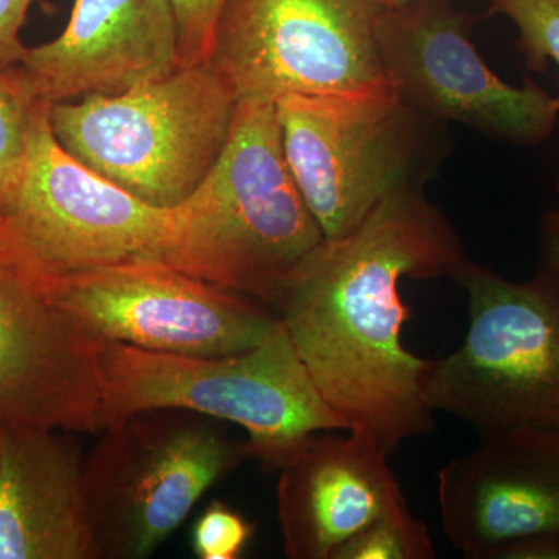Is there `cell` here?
Returning <instances> with one entry per match:
<instances>
[{"label": "cell", "instance_id": "17", "mask_svg": "<svg viewBox=\"0 0 559 559\" xmlns=\"http://www.w3.org/2000/svg\"><path fill=\"white\" fill-rule=\"evenodd\" d=\"M39 100L21 66L0 70V210L16 193L24 175L28 131Z\"/></svg>", "mask_w": 559, "mask_h": 559}, {"label": "cell", "instance_id": "5", "mask_svg": "<svg viewBox=\"0 0 559 559\" xmlns=\"http://www.w3.org/2000/svg\"><path fill=\"white\" fill-rule=\"evenodd\" d=\"M468 296L465 341L430 360V409L476 429L559 430V275L544 266L527 282L466 259L454 275Z\"/></svg>", "mask_w": 559, "mask_h": 559}, {"label": "cell", "instance_id": "16", "mask_svg": "<svg viewBox=\"0 0 559 559\" xmlns=\"http://www.w3.org/2000/svg\"><path fill=\"white\" fill-rule=\"evenodd\" d=\"M69 433L0 425V559H98Z\"/></svg>", "mask_w": 559, "mask_h": 559}, {"label": "cell", "instance_id": "8", "mask_svg": "<svg viewBox=\"0 0 559 559\" xmlns=\"http://www.w3.org/2000/svg\"><path fill=\"white\" fill-rule=\"evenodd\" d=\"M374 0H226L210 62L238 102L389 90Z\"/></svg>", "mask_w": 559, "mask_h": 559}, {"label": "cell", "instance_id": "15", "mask_svg": "<svg viewBox=\"0 0 559 559\" xmlns=\"http://www.w3.org/2000/svg\"><path fill=\"white\" fill-rule=\"evenodd\" d=\"M388 452L359 433H312L278 468L277 513L289 559H331L380 518L411 510Z\"/></svg>", "mask_w": 559, "mask_h": 559}, {"label": "cell", "instance_id": "7", "mask_svg": "<svg viewBox=\"0 0 559 559\" xmlns=\"http://www.w3.org/2000/svg\"><path fill=\"white\" fill-rule=\"evenodd\" d=\"M246 457V440L189 411L139 412L103 429L83 473L98 559L151 557Z\"/></svg>", "mask_w": 559, "mask_h": 559}, {"label": "cell", "instance_id": "23", "mask_svg": "<svg viewBox=\"0 0 559 559\" xmlns=\"http://www.w3.org/2000/svg\"><path fill=\"white\" fill-rule=\"evenodd\" d=\"M488 559H559V532L540 533L503 544Z\"/></svg>", "mask_w": 559, "mask_h": 559}, {"label": "cell", "instance_id": "9", "mask_svg": "<svg viewBox=\"0 0 559 559\" xmlns=\"http://www.w3.org/2000/svg\"><path fill=\"white\" fill-rule=\"evenodd\" d=\"M473 17L451 0H407L381 7L377 49L393 92L425 119L462 123L520 146L554 134L555 97L533 81L507 83L474 46Z\"/></svg>", "mask_w": 559, "mask_h": 559}, {"label": "cell", "instance_id": "12", "mask_svg": "<svg viewBox=\"0 0 559 559\" xmlns=\"http://www.w3.org/2000/svg\"><path fill=\"white\" fill-rule=\"evenodd\" d=\"M100 345L0 213V425L100 432Z\"/></svg>", "mask_w": 559, "mask_h": 559}, {"label": "cell", "instance_id": "11", "mask_svg": "<svg viewBox=\"0 0 559 559\" xmlns=\"http://www.w3.org/2000/svg\"><path fill=\"white\" fill-rule=\"evenodd\" d=\"M55 304L100 341L180 356L260 344L278 316L261 301L151 261L50 278Z\"/></svg>", "mask_w": 559, "mask_h": 559}, {"label": "cell", "instance_id": "22", "mask_svg": "<svg viewBox=\"0 0 559 559\" xmlns=\"http://www.w3.org/2000/svg\"><path fill=\"white\" fill-rule=\"evenodd\" d=\"M35 0H0V70L21 66L27 53L21 31Z\"/></svg>", "mask_w": 559, "mask_h": 559}, {"label": "cell", "instance_id": "10", "mask_svg": "<svg viewBox=\"0 0 559 559\" xmlns=\"http://www.w3.org/2000/svg\"><path fill=\"white\" fill-rule=\"evenodd\" d=\"M39 100L20 187L0 210L25 252L49 278L128 263H159L171 209L154 207L84 167L62 148Z\"/></svg>", "mask_w": 559, "mask_h": 559}, {"label": "cell", "instance_id": "21", "mask_svg": "<svg viewBox=\"0 0 559 559\" xmlns=\"http://www.w3.org/2000/svg\"><path fill=\"white\" fill-rule=\"evenodd\" d=\"M224 2L226 0H171L179 25L182 66L210 61Z\"/></svg>", "mask_w": 559, "mask_h": 559}, {"label": "cell", "instance_id": "6", "mask_svg": "<svg viewBox=\"0 0 559 559\" xmlns=\"http://www.w3.org/2000/svg\"><path fill=\"white\" fill-rule=\"evenodd\" d=\"M283 153L325 238L362 223L385 198L423 187L447 153L443 124L389 90L289 94L275 102Z\"/></svg>", "mask_w": 559, "mask_h": 559}, {"label": "cell", "instance_id": "2", "mask_svg": "<svg viewBox=\"0 0 559 559\" xmlns=\"http://www.w3.org/2000/svg\"><path fill=\"white\" fill-rule=\"evenodd\" d=\"M323 238L290 175L275 103L238 102L218 160L171 209L159 263L274 311L290 272Z\"/></svg>", "mask_w": 559, "mask_h": 559}, {"label": "cell", "instance_id": "26", "mask_svg": "<svg viewBox=\"0 0 559 559\" xmlns=\"http://www.w3.org/2000/svg\"><path fill=\"white\" fill-rule=\"evenodd\" d=\"M557 193L559 194V176H558V180H557Z\"/></svg>", "mask_w": 559, "mask_h": 559}, {"label": "cell", "instance_id": "4", "mask_svg": "<svg viewBox=\"0 0 559 559\" xmlns=\"http://www.w3.org/2000/svg\"><path fill=\"white\" fill-rule=\"evenodd\" d=\"M238 98L210 61L119 95L53 103L55 138L73 159L132 197L173 209L216 164Z\"/></svg>", "mask_w": 559, "mask_h": 559}, {"label": "cell", "instance_id": "1", "mask_svg": "<svg viewBox=\"0 0 559 559\" xmlns=\"http://www.w3.org/2000/svg\"><path fill=\"white\" fill-rule=\"evenodd\" d=\"M466 261L457 230L421 187L390 194L355 230L323 238L290 272L275 314L323 400L349 432L392 455L436 426L430 360L404 347L411 310L401 282L454 277Z\"/></svg>", "mask_w": 559, "mask_h": 559}, {"label": "cell", "instance_id": "3", "mask_svg": "<svg viewBox=\"0 0 559 559\" xmlns=\"http://www.w3.org/2000/svg\"><path fill=\"white\" fill-rule=\"evenodd\" d=\"M100 388V432L139 412L189 411L240 426L248 457L272 469L312 433L348 430L280 318L260 344L231 355L180 356L102 341Z\"/></svg>", "mask_w": 559, "mask_h": 559}, {"label": "cell", "instance_id": "13", "mask_svg": "<svg viewBox=\"0 0 559 559\" xmlns=\"http://www.w3.org/2000/svg\"><path fill=\"white\" fill-rule=\"evenodd\" d=\"M439 471L444 535L468 559L513 540L559 532V430L484 433Z\"/></svg>", "mask_w": 559, "mask_h": 559}, {"label": "cell", "instance_id": "20", "mask_svg": "<svg viewBox=\"0 0 559 559\" xmlns=\"http://www.w3.org/2000/svg\"><path fill=\"white\" fill-rule=\"evenodd\" d=\"M253 525L237 510L213 500L194 522L191 549L200 559H237L252 539Z\"/></svg>", "mask_w": 559, "mask_h": 559}, {"label": "cell", "instance_id": "24", "mask_svg": "<svg viewBox=\"0 0 559 559\" xmlns=\"http://www.w3.org/2000/svg\"><path fill=\"white\" fill-rule=\"evenodd\" d=\"M540 252L544 266L559 275V209L547 212L540 223Z\"/></svg>", "mask_w": 559, "mask_h": 559}, {"label": "cell", "instance_id": "25", "mask_svg": "<svg viewBox=\"0 0 559 559\" xmlns=\"http://www.w3.org/2000/svg\"><path fill=\"white\" fill-rule=\"evenodd\" d=\"M374 2L380 3L381 7H396L407 2V0H374Z\"/></svg>", "mask_w": 559, "mask_h": 559}, {"label": "cell", "instance_id": "19", "mask_svg": "<svg viewBox=\"0 0 559 559\" xmlns=\"http://www.w3.org/2000/svg\"><path fill=\"white\" fill-rule=\"evenodd\" d=\"M488 5L516 27L518 50L527 69L543 72L549 61L559 69V0H488ZM555 108L559 110V95Z\"/></svg>", "mask_w": 559, "mask_h": 559}, {"label": "cell", "instance_id": "14", "mask_svg": "<svg viewBox=\"0 0 559 559\" xmlns=\"http://www.w3.org/2000/svg\"><path fill=\"white\" fill-rule=\"evenodd\" d=\"M40 100L119 95L182 68L171 0H75L61 35L25 53Z\"/></svg>", "mask_w": 559, "mask_h": 559}, {"label": "cell", "instance_id": "18", "mask_svg": "<svg viewBox=\"0 0 559 559\" xmlns=\"http://www.w3.org/2000/svg\"><path fill=\"white\" fill-rule=\"evenodd\" d=\"M428 525L411 510L380 518L345 540L331 559H436Z\"/></svg>", "mask_w": 559, "mask_h": 559}]
</instances>
